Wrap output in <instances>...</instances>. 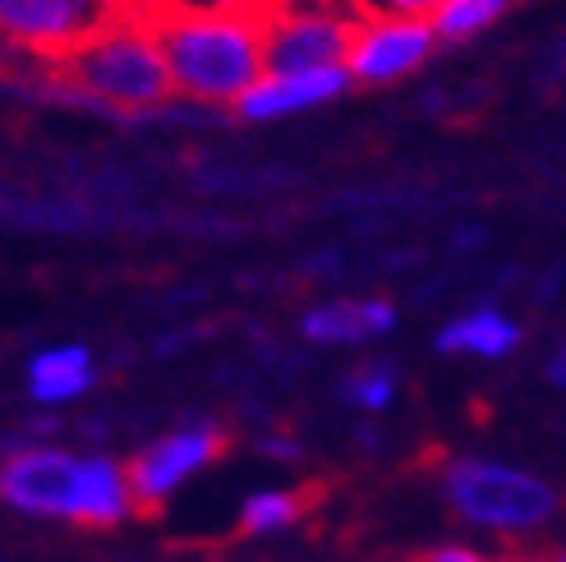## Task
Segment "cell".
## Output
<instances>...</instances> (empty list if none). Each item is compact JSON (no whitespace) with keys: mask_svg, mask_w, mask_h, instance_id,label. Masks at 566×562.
Segmentation results:
<instances>
[{"mask_svg":"<svg viewBox=\"0 0 566 562\" xmlns=\"http://www.w3.org/2000/svg\"><path fill=\"white\" fill-rule=\"evenodd\" d=\"M350 70H304V74H263L253 89L235 102L240 121H276V116H295V111L323 106L332 97H342L350 89Z\"/></svg>","mask_w":566,"mask_h":562,"instance_id":"cell-9","label":"cell"},{"mask_svg":"<svg viewBox=\"0 0 566 562\" xmlns=\"http://www.w3.org/2000/svg\"><path fill=\"white\" fill-rule=\"evenodd\" d=\"M226 447H231V434L221 429H189V434H171L157 447H148L144 457H134L125 466L129 480V498H134V517L157 521L166 508V493H171L185 475H193L198 466L217 461Z\"/></svg>","mask_w":566,"mask_h":562,"instance_id":"cell-6","label":"cell"},{"mask_svg":"<svg viewBox=\"0 0 566 562\" xmlns=\"http://www.w3.org/2000/svg\"><path fill=\"white\" fill-rule=\"evenodd\" d=\"M438 46V28L429 19H364L350 46V79L355 83H391L419 70Z\"/></svg>","mask_w":566,"mask_h":562,"instance_id":"cell-7","label":"cell"},{"mask_svg":"<svg viewBox=\"0 0 566 562\" xmlns=\"http://www.w3.org/2000/svg\"><path fill=\"white\" fill-rule=\"evenodd\" d=\"M125 512H134L125 470L111 466V461H88L83 466V493H78V508H74L70 521L83 525V530H111Z\"/></svg>","mask_w":566,"mask_h":562,"instance_id":"cell-10","label":"cell"},{"mask_svg":"<svg viewBox=\"0 0 566 562\" xmlns=\"http://www.w3.org/2000/svg\"><path fill=\"white\" fill-rule=\"evenodd\" d=\"M74 89L88 97V111L111 121H153L171 102L176 79L166 65V51L157 42V28L148 14H120L97 33L88 46H78L65 61H55Z\"/></svg>","mask_w":566,"mask_h":562,"instance_id":"cell-2","label":"cell"},{"mask_svg":"<svg viewBox=\"0 0 566 562\" xmlns=\"http://www.w3.org/2000/svg\"><path fill=\"white\" fill-rule=\"evenodd\" d=\"M516 327L506 323L502 314H493V309H479V314L461 319V323H451L442 336H438V346L442 351H479V355H506L516 346Z\"/></svg>","mask_w":566,"mask_h":562,"instance_id":"cell-13","label":"cell"},{"mask_svg":"<svg viewBox=\"0 0 566 562\" xmlns=\"http://www.w3.org/2000/svg\"><path fill=\"white\" fill-rule=\"evenodd\" d=\"M0 489H6V502L19 512L74 517L78 493H83V466L65 452H51V447L14 452L6 461V475H0Z\"/></svg>","mask_w":566,"mask_h":562,"instance_id":"cell-8","label":"cell"},{"mask_svg":"<svg viewBox=\"0 0 566 562\" xmlns=\"http://www.w3.org/2000/svg\"><path fill=\"white\" fill-rule=\"evenodd\" d=\"M323 489L327 485H300V489H286V493L249 498L244 512H240V535H263V530H276V525H291V521L308 517L327 498Z\"/></svg>","mask_w":566,"mask_h":562,"instance_id":"cell-12","label":"cell"},{"mask_svg":"<svg viewBox=\"0 0 566 562\" xmlns=\"http://www.w3.org/2000/svg\"><path fill=\"white\" fill-rule=\"evenodd\" d=\"M447 6V0H355L364 19H429Z\"/></svg>","mask_w":566,"mask_h":562,"instance_id":"cell-18","label":"cell"},{"mask_svg":"<svg viewBox=\"0 0 566 562\" xmlns=\"http://www.w3.org/2000/svg\"><path fill=\"white\" fill-rule=\"evenodd\" d=\"M548 374H553V383H562V387H566V346H562V355L553 360V370H548Z\"/></svg>","mask_w":566,"mask_h":562,"instance_id":"cell-21","label":"cell"},{"mask_svg":"<svg viewBox=\"0 0 566 562\" xmlns=\"http://www.w3.org/2000/svg\"><path fill=\"white\" fill-rule=\"evenodd\" d=\"M401 562H489V558H479L470 549H423V553H410Z\"/></svg>","mask_w":566,"mask_h":562,"instance_id":"cell-19","label":"cell"},{"mask_svg":"<svg viewBox=\"0 0 566 562\" xmlns=\"http://www.w3.org/2000/svg\"><path fill=\"white\" fill-rule=\"evenodd\" d=\"M391 304L387 300H346V304H323L304 319L308 342H359L391 327Z\"/></svg>","mask_w":566,"mask_h":562,"instance_id":"cell-11","label":"cell"},{"mask_svg":"<svg viewBox=\"0 0 566 562\" xmlns=\"http://www.w3.org/2000/svg\"><path fill=\"white\" fill-rule=\"evenodd\" d=\"M502 562H557V553H521V549H512Z\"/></svg>","mask_w":566,"mask_h":562,"instance_id":"cell-20","label":"cell"},{"mask_svg":"<svg viewBox=\"0 0 566 562\" xmlns=\"http://www.w3.org/2000/svg\"><path fill=\"white\" fill-rule=\"evenodd\" d=\"M153 28L189 102L235 106L268 74V14H166Z\"/></svg>","mask_w":566,"mask_h":562,"instance_id":"cell-1","label":"cell"},{"mask_svg":"<svg viewBox=\"0 0 566 562\" xmlns=\"http://www.w3.org/2000/svg\"><path fill=\"white\" fill-rule=\"evenodd\" d=\"M83 387H88V355L78 346L46 351L33 364V397L38 402H65V397H78Z\"/></svg>","mask_w":566,"mask_h":562,"instance_id":"cell-14","label":"cell"},{"mask_svg":"<svg viewBox=\"0 0 566 562\" xmlns=\"http://www.w3.org/2000/svg\"><path fill=\"white\" fill-rule=\"evenodd\" d=\"M129 10L166 19V14H268L272 0H129Z\"/></svg>","mask_w":566,"mask_h":562,"instance_id":"cell-16","label":"cell"},{"mask_svg":"<svg viewBox=\"0 0 566 562\" xmlns=\"http://www.w3.org/2000/svg\"><path fill=\"white\" fill-rule=\"evenodd\" d=\"M342 397L355 402V406H369V410L387 406V397H391V370H382V364H359L355 374H346Z\"/></svg>","mask_w":566,"mask_h":562,"instance_id":"cell-17","label":"cell"},{"mask_svg":"<svg viewBox=\"0 0 566 562\" xmlns=\"http://www.w3.org/2000/svg\"><path fill=\"white\" fill-rule=\"evenodd\" d=\"M447 498L465 521L497 530H530L557 508V493L544 480H530L493 461H457L447 470Z\"/></svg>","mask_w":566,"mask_h":562,"instance_id":"cell-5","label":"cell"},{"mask_svg":"<svg viewBox=\"0 0 566 562\" xmlns=\"http://www.w3.org/2000/svg\"><path fill=\"white\" fill-rule=\"evenodd\" d=\"M129 0H0V33L14 55L33 65H55L106 33Z\"/></svg>","mask_w":566,"mask_h":562,"instance_id":"cell-4","label":"cell"},{"mask_svg":"<svg viewBox=\"0 0 566 562\" xmlns=\"http://www.w3.org/2000/svg\"><path fill=\"white\" fill-rule=\"evenodd\" d=\"M557 562H566V553H557Z\"/></svg>","mask_w":566,"mask_h":562,"instance_id":"cell-22","label":"cell"},{"mask_svg":"<svg viewBox=\"0 0 566 562\" xmlns=\"http://www.w3.org/2000/svg\"><path fill=\"white\" fill-rule=\"evenodd\" d=\"M516 0H447V6L433 14L438 28V42H470L479 38L484 28H493Z\"/></svg>","mask_w":566,"mask_h":562,"instance_id":"cell-15","label":"cell"},{"mask_svg":"<svg viewBox=\"0 0 566 562\" xmlns=\"http://www.w3.org/2000/svg\"><path fill=\"white\" fill-rule=\"evenodd\" d=\"M364 14L355 0H272L268 10V74L342 70Z\"/></svg>","mask_w":566,"mask_h":562,"instance_id":"cell-3","label":"cell"}]
</instances>
